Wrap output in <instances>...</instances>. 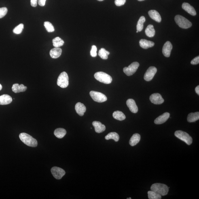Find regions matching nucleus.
<instances>
[{"label":"nucleus","instance_id":"nucleus-38","mask_svg":"<svg viewBox=\"0 0 199 199\" xmlns=\"http://www.w3.org/2000/svg\"><path fill=\"white\" fill-rule=\"evenodd\" d=\"M199 63V56L196 57V58L193 59L191 60V64L192 65H197Z\"/></svg>","mask_w":199,"mask_h":199},{"label":"nucleus","instance_id":"nucleus-28","mask_svg":"<svg viewBox=\"0 0 199 199\" xmlns=\"http://www.w3.org/2000/svg\"><path fill=\"white\" fill-rule=\"evenodd\" d=\"M105 139L106 140L112 139L114 140L115 142H118L119 139V136L117 133L112 132L110 133L105 136Z\"/></svg>","mask_w":199,"mask_h":199},{"label":"nucleus","instance_id":"nucleus-27","mask_svg":"<svg viewBox=\"0 0 199 199\" xmlns=\"http://www.w3.org/2000/svg\"><path fill=\"white\" fill-rule=\"evenodd\" d=\"M113 116L114 118L119 121L124 120L126 118L124 114L119 111H114L113 113Z\"/></svg>","mask_w":199,"mask_h":199},{"label":"nucleus","instance_id":"nucleus-7","mask_svg":"<svg viewBox=\"0 0 199 199\" xmlns=\"http://www.w3.org/2000/svg\"><path fill=\"white\" fill-rule=\"evenodd\" d=\"M90 95L93 100L98 103H103L107 101V97L102 93L92 91L90 92Z\"/></svg>","mask_w":199,"mask_h":199},{"label":"nucleus","instance_id":"nucleus-3","mask_svg":"<svg viewBox=\"0 0 199 199\" xmlns=\"http://www.w3.org/2000/svg\"><path fill=\"white\" fill-rule=\"evenodd\" d=\"M94 77L97 80L106 84H110L112 81V78L110 76L103 72H99L96 73Z\"/></svg>","mask_w":199,"mask_h":199},{"label":"nucleus","instance_id":"nucleus-35","mask_svg":"<svg viewBox=\"0 0 199 199\" xmlns=\"http://www.w3.org/2000/svg\"><path fill=\"white\" fill-rule=\"evenodd\" d=\"M7 9L6 7H3L0 8V19L3 18L7 14Z\"/></svg>","mask_w":199,"mask_h":199},{"label":"nucleus","instance_id":"nucleus-29","mask_svg":"<svg viewBox=\"0 0 199 199\" xmlns=\"http://www.w3.org/2000/svg\"><path fill=\"white\" fill-rule=\"evenodd\" d=\"M145 21V17L142 16L140 17L136 26V29L137 31L140 32L143 30V23H144Z\"/></svg>","mask_w":199,"mask_h":199},{"label":"nucleus","instance_id":"nucleus-14","mask_svg":"<svg viewBox=\"0 0 199 199\" xmlns=\"http://www.w3.org/2000/svg\"><path fill=\"white\" fill-rule=\"evenodd\" d=\"M126 105L131 111L134 113H136L138 111V107L135 102L132 99H129L126 101Z\"/></svg>","mask_w":199,"mask_h":199},{"label":"nucleus","instance_id":"nucleus-24","mask_svg":"<svg viewBox=\"0 0 199 199\" xmlns=\"http://www.w3.org/2000/svg\"><path fill=\"white\" fill-rule=\"evenodd\" d=\"M146 35L149 37H152L154 36L155 34V30L153 25L149 24L147 26L145 30Z\"/></svg>","mask_w":199,"mask_h":199},{"label":"nucleus","instance_id":"nucleus-25","mask_svg":"<svg viewBox=\"0 0 199 199\" xmlns=\"http://www.w3.org/2000/svg\"><path fill=\"white\" fill-rule=\"evenodd\" d=\"M199 119V113L198 112L194 113H191L188 115L187 121L189 122H196Z\"/></svg>","mask_w":199,"mask_h":199},{"label":"nucleus","instance_id":"nucleus-45","mask_svg":"<svg viewBox=\"0 0 199 199\" xmlns=\"http://www.w3.org/2000/svg\"><path fill=\"white\" fill-rule=\"evenodd\" d=\"M131 199V198H127V199Z\"/></svg>","mask_w":199,"mask_h":199},{"label":"nucleus","instance_id":"nucleus-17","mask_svg":"<svg viewBox=\"0 0 199 199\" xmlns=\"http://www.w3.org/2000/svg\"><path fill=\"white\" fill-rule=\"evenodd\" d=\"M75 109L77 113L81 116H82L84 115L86 110L85 106L80 102H78L76 105Z\"/></svg>","mask_w":199,"mask_h":199},{"label":"nucleus","instance_id":"nucleus-16","mask_svg":"<svg viewBox=\"0 0 199 199\" xmlns=\"http://www.w3.org/2000/svg\"><path fill=\"white\" fill-rule=\"evenodd\" d=\"M182 7L184 10L192 16H196L197 14L196 11L194 7L191 6L189 3L185 2L183 3Z\"/></svg>","mask_w":199,"mask_h":199},{"label":"nucleus","instance_id":"nucleus-12","mask_svg":"<svg viewBox=\"0 0 199 199\" xmlns=\"http://www.w3.org/2000/svg\"><path fill=\"white\" fill-rule=\"evenodd\" d=\"M172 48V45L169 41H167L164 44L162 49V52L164 56L166 57H169L171 54Z\"/></svg>","mask_w":199,"mask_h":199},{"label":"nucleus","instance_id":"nucleus-8","mask_svg":"<svg viewBox=\"0 0 199 199\" xmlns=\"http://www.w3.org/2000/svg\"><path fill=\"white\" fill-rule=\"evenodd\" d=\"M139 66V64L138 62H134L128 67L124 68L123 69V71L128 76H130L136 73Z\"/></svg>","mask_w":199,"mask_h":199},{"label":"nucleus","instance_id":"nucleus-20","mask_svg":"<svg viewBox=\"0 0 199 199\" xmlns=\"http://www.w3.org/2000/svg\"><path fill=\"white\" fill-rule=\"evenodd\" d=\"M148 14L150 17L152 19L157 22L160 23L162 20V18L159 13L156 10H149Z\"/></svg>","mask_w":199,"mask_h":199},{"label":"nucleus","instance_id":"nucleus-43","mask_svg":"<svg viewBox=\"0 0 199 199\" xmlns=\"http://www.w3.org/2000/svg\"><path fill=\"white\" fill-rule=\"evenodd\" d=\"M138 1H144V0H138Z\"/></svg>","mask_w":199,"mask_h":199},{"label":"nucleus","instance_id":"nucleus-9","mask_svg":"<svg viewBox=\"0 0 199 199\" xmlns=\"http://www.w3.org/2000/svg\"><path fill=\"white\" fill-rule=\"evenodd\" d=\"M157 69L154 66H150L146 71L144 76V79L147 81L152 80L157 73Z\"/></svg>","mask_w":199,"mask_h":199},{"label":"nucleus","instance_id":"nucleus-11","mask_svg":"<svg viewBox=\"0 0 199 199\" xmlns=\"http://www.w3.org/2000/svg\"><path fill=\"white\" fill-rule=\"evenodd\" d=\"M150 100L151 103L155 105H160L164 102V100L160 94L155 93L150 97Z\"/></svg>","mask_w":199,"mask_h":199},{"label":"nucleus","instance_id":"nucleus-21","mask_svg":"<svg viewBox=\"0 0 199 199\" xmlns=\"http://www.w3.org/2000/svg\"><path fill=\"white\" fill-rule=\"evenodd\" d=\"M62 52V49L59 47H55L50 51V54L51 57L52 58H57L61 56Z\"/></svg>","mask_w":199,"mask_h":199},{"label":"nucleus","instance_id":"nucleus-15","mask_svg":"<svg viewBox=\"0 0 199 199\" xmlns=\"http://www.w3.org/2000/svg\"><path fill=\"white\" fill-rule=\"evenodd\" d=\"M92 124L94 127L95 132L97 133L103 132L105 131L106 130V126L99 121H93L92 123Z\"/></svg>","mask_w":199,"mask_h":199},{"label":"nucleus","instance_id":"nucleus-5","mask_svg":"<svg viewBox=\"0 0 199 199\" xmlns=\"http://www.w3.org/2000/svg\"><path fill=\"white\" fill-rule=\"evenodd\" d=\"M174 135L176 137L185 142L188 145H190L193 143L192 137L187 132L181 130L177 131L175 132Z\"/></svg>","mask_w":199,"mask_h":199},{"label":"nucleus","instance_id":"nucleus-40","mask_svg":"<svg viewBox=\"0 0 199 199\" xmlns=\"http://www.w3.org/2000/svg\"><path fill=\"white\" fill-rule=\"evenodd\" d=\"M46 0H39V5L40 6H44L45 5V2H46Z\"/></svg>","mask_w":199,"mask_h":199},{"label":"nucleus","instance_id":"nucleus-1","mask_svg":"<svg viewBox=\"0 0 199 199\" xmlns=\"http://www.w3.org/2000/svg\"><path fill=\"white\" fill-rule=\"evenodd\" d=\"M19 136L21 141L25 145L32 147H35L37 146V140L29 134L25 133H22Z\"/></svg>","mask_w":199,"mask_h":199},{"label":"nucleus","instance_id":"nucleus-32","mask_svg":"<svg viewBox=\"0 0 199 199\" xmlns=\"http://www.w3.org/2000/svg\"><path fill=\"white\" fill-rule=\"evenodd\" d=\"M148 197L149 199H160L162 196L152 191H149L147 193Z\"/></svg>","mask_w":199,"mask_h":199},{"label":"nucleus","instance_id":"nucleus-19","mask_svg":"<svg viewBox=\"0 0 199 199\" xmlns=\"http://www.w3.org/2000/svg\"><path fill=\"white\" fill-rule=\"evenodd\" d=\"M12 101V98L9 95L3 94L0 96V105H5L10 104Z\"/></svg>","mask_w":199,"mask_h":199},{"label":"nucleus","instance_id":"nucleus-37","mask_svg":"<svg viewBox=\"0 0 199 199\" xmlns=\"http://www.w3.org/2000/svg\"><path fill=\"white\" fill-rule=\"evenodd\" d=\"M126 0H115V5L118 6H120L125 4Z\"/></svg>","mask_w":199,"mask_h":199},{"label":"nucleus","instance_id":"nucleus-26","mask_svg":"<svg viewBox=\"0 0 199 199\" xmlns=\"http://www.w3.org/2000/svg\"><path fill=\"white\" fill-rule=\"evenodd\" d=\"M66 134V131L64 129L59 128L55 130L54 134L57 138L61 139L64 137Z\"/></svg>","mask_w":199,"mask_h":199},{"label":"nucleus","instance_id":"nucleus-42","mask_svg":"<svg viewBox=\"0 0 199 199\" xmlns=\"http://www.w3.org/2000/svg\"><path fill=\"white\" fill-rule=\"evenodd\" d=\"M2 85L0 84V91L2 89Z\"/></svg>","mask_w":199,"mask_h":199},{"label":"nucleus","instance_id":"nucleus-30","mask_svg":"<svg viewBox=\"0 0 199 199\" xmlns=\"http://www.w3.org/2000/svg\"><path fill=\"white\" fill-rule=\"evenodd\" d=\"M53 46L55 47H60L64 44V41L60 37H56L52 40Z\"/></svg>","mask_w":199,"mask_h":199},{"label":"nucleus","instance_id":"nucleus-31","mask_svg":"<svg viewBox=\"0 0 199 199\" xmlns=\"http://www.w3.org/2000/svg\"><path fill=\"white\" fill-rule=\"evenodd\" d=\"M110 54V52L106 50L105 48H102L98 52V55L102 59L107 60L108 58V56Z\"/></svg>","mask_w":199,"mask_h":199},{"label":"nucleus","instance_id":"nucleus-13","mask_svg":"<svg viewBox=\"0 0 199 199\" xmlns=\"http://www.w3.org/2000/svg\"><path fill=\"white\" fill-rule=\"evenodd\" d=\"M169 113L166 112L163 114L155 119L154 122L156 124H161L165 122L169 118Z\"/></svg>","mask_w":199,"mask_h":199},{"label":"nucleus","instance_id":"nucleus-4","mask_svg":"<svg viewBox=\"0 0 199 199\" xmlns=\"http://www.w3.org/2000/svg\"><path fill=\"white\" fill-rule=\"evenodd\" d=\"M174 19L176 24L181 28L187 29L192 25V23L189 20L181 15H176Z\"/></svg>","mask_w":199,"mask_h":199},{"label":"nucleus","instance_id":"nucleus-2","mask_svg":"<svg viewBox=\"0 0 199 199\" xmlns=\"http://www.w3.org/2000/svg\"><path fill=\"white\" fill-rule=\"evenodd\" d=\"M151 191H154L161 196H165L167 195L169 191L168 186L159 183H155L151 185Z\"/></svg>","mask_w":199,"mask_h":199},{"label":"nucleus","instance_id":"nucleus-36","mask_svg":"<svg viewBox=\"0 0 199 199\" xmlns=\"http://www.w3.org/2000/svg\"><path fill=\"white\" fill-rule=\"evenodd\" d=\"M97 48L95 45H93L92 47L91 50L90 51V55L93 57H95L97 56Z\"/></svg>","mask_w":199,"mask_h":199},{"label":"nucleus","instance_id":"nucleus-23","mask_svg":"<svg viewBox=\"0 0 199 199\" xmlns=\"http://www.w3.org/2000/svg\"><path fill=\"white\" fill-rule=\"evenodd\" d=\"M141 139V136L138 134H135L130 140L129 143L132 147L137 145Z\"/></svg>","mask_w":199,"mask_h":199},{"label":"nucleus","instance_id":"nucleus-34","mask_svg":"<svg viewBox=\"0 0 199 199\" xmlns=\"http://www.w3.org/2000/svg\"><path fill=\"white\" fill-rule=\"evenodd\" d=\"M24 28V25L23 24L21 23L19 24L18 26L15 27L13 30V33L17 35H19L22 33Z\"/></svg>","mask_w":199,"mask_h":199},{"label":"nucleus","instance_id":"nucleus-10","mask_svg":"<svg viewBox=\"0 0 199 199\" xmlns=\"http://www.w3.org/2000/svg\"><path fill=\"white\" fill-rule=\"evenodd\" d=\"M51 172L54 177L56 179L60 180L65 175V172L62 168L54 167L51 169Z\"/></svg>","mask_w":199,"mask_h":199},{"label":"nucleus","instance_id":"nucleus-33","mask_svg":"<svg viewBox=\"0 0 199 199\" xmlns=\"http://www.w3.org/2000/svg\"><path fill=\"white\" fill-rule=\"evenodd\" d=\"M44 26L47 31L49 33H52L55 31L54 26L50 22H45L44 23Z\"/></svg>","mask_w":199,"mask_h":199},{"label":"nucleus","instance_id":"nucleus-39","mask_svg":"<svg viewBox=\"0 0 199 199\" xmlns=\"http://www.w3.org/2000/svg\"><path fill=\"white\" fill-rule=\"evenodd\" d=\"M38 0H31V5L32 7L37 6Z\"/></svg>","mask_w":199,"mask_h":199},{"label":"nucleus","instance_id":"nucleus-46","mask_svg":"<svg viewBox=\"0 0 199 199\" xmlns=\"http://www.w3.org/2000/svg\"><path fill=\"white\" fill-rule=\"evenodd\" d=\"M138 31H136V33H138Z\"/></svg>","mask_w":199,"mask_h":199},{"label":"nucleus","instance_id":"nucleus-18","mask_svg":"<svg viewBox=\"0 0 199 199\" xmlns=\"http://www.w3.org/2000/svg\"><path fill=\"white\" fill-rule=\"evenodd\" d=\"M140 46L142 48L147 49L154 46L155 43L152 41L145 39H141L139 41Z\"/></svg>","mask_w":199,"mask_h":199},{"label":"nucleus","instance_id":"nucleus-44","mask_svg":"<svg viewBox=\"0 0 199 199\" xmlns=\"http://www.w3.org/2000/svg\"><path fill=\"white\" fill-rule=\"evenodd\" d=\"M97 1H103L104 0H97Z\"/></svg>","mask_w":199,"mask_h":199},{"label":"nucleus","instance_id":"nucleus-6","mask_svg":"<svg viewBox=\"0 0 199 199\" xmlns=\"http://www.w3.org/2000/svg\"><path fill=\"white\" fill-rule=\"evenodd\" d=\"M57 84L62 88H67L69 85V77L65 72H62L59 76Z\"/></svg>","mask_w":199,"mask_h":199},{"label":"nucleus","instance_id":"nucleus-41","mask_svg":"<svg viewBox=\"0 0 199 199\" xmlns=\"http://www.w3.org/2000/svg\"><path fill=\"white\" fill-rule=\"evenodd\" d=\"M195 91L197 93V94H198L199 95V86H197L196 87V89H195Z\"/></svg>","mask_w":199,"mask_h":199},{"label":"nucleus","instance_id":"nucleus-22","mask_svg":"<svg viewBox=\"0 0 199 199\" xmlns=\"http://www.w3.org/2000/svg\"><path fill=\"white\" fill-rule=\"evenodd\" d=\"M27 89V87L24 86L23 85H19L16 83L13 85L12 90L15 93H19L21 92H24Z\"/></svg>","mask_w":199,"mask_h":199}]
</instances>
